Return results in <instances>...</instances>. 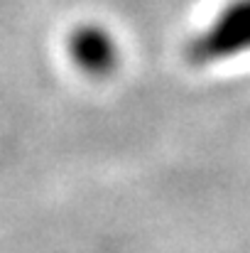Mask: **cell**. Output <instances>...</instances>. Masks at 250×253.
I'll return each instance as SVG.
<instances>
[{
  "label": "cell",
  "mask_w": 250,
  "mask_h": 253,
  "mask_svg": "<svg viewBox=\"0 0 250 253\" xmlns=\"http://www.w3.org/2000/svg\"><path fill=\"white\" fill-rule=\"evenodd\" d=\"M241 49H250V0L236 2L201 44L209 57H226Z\"/></svg>",
  "instance_id": "obj_1"
}]
</instances>
